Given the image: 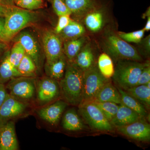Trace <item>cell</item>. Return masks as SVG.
<instances>
[{
  "label": "cell",
  "mask_w": 150,
  "mask_h": 150,
  "mask_svg": "<svg viewBox=\"0 0 150 150\" xmlns=\"http://www.w3.org/2000/svg\"><path fill=\"white\" fill-rule=\"evenodd\" d=\"M126 91L149 108L150 105V88L146 84L136 86Z\"/></svg>",
  "instance_id": "484cf974"
},
{
  "label": "cell",
  "mask_w": 150,
  "mask_h": 150,
  "mask_svg": "<svg viewBox=\"0 0 150 150\" xmlns=\"http://www.w3.org/2000/svg\"><path fill=\"white\" fill-rule=\"evenodd\" d=\"M9 51H7L0 60V83L4 84L13 78L21 76L17 69L10 62Z\"/></svg>",
  "instance_id": "ac0fdd59"
},
{
  "label": "cell",
  "mask_w": 150,
  "mask_h": 150,
  "mask_svg": "<svg viewBox=\"0 0 150 150\" xmlns=\"http://www.w3.org/2000/svg\"><path fill=\"white\" fill-rule=\"evenodd\" d=\"M150 81V64L148 63L142 70L136 86L146 84Z\"/></svg>",
  "instance_id": "836d02e7"
},
{
  "label": "cell",
  "mask_w": 150,
  "mask_h": 150,
  "mask_svg": "<svg viewBox=\"0 0 150 150\" xmlns=\"http://www.w3.org/2000/svg\"><path fill=\"white\" fill-rule=\"evenodd\" d=\"M103 13L102 11L97 8L86 15L85 24L89 30L94 33L100 30L103 24Z\"/></svg>",
  "instance_id": "d4e9b609"
},
{
  "label": "cell",
  "mask_w": 150,
  "mask_h": 150,
  "mask_svg": "<svg viewBox=\"0 0 150 150\" xmlns=\"http://www.w3.org/2000/svg\"><path fill=\"white\" fill-rule=\"evenodd\" d=\"M35 14L31 11L9 7L5 16L4 35L6 43L8 42L21 30L35 21Z\"/></svg>",
  "instance_id": "3957f363"
},
{
  "label": "cell",
  "mask_w": 150,
  "mask_h": 150,
  "mask_svg": "<svg viewBox=\"0 0 150 150\" xmlns=\"http://www.w3.org/2000/svg\"><path fill=\"white\" fill-rule=\"evenodd\" d=\"M15 41L21 43L24 48L25 54L29 56L36 67L40 65V50L37 41L32 34L27 31L21 33L16 36Z\"/></svg>",
  "instance_id": "7c38bea8"
},
{
  "label": "cell",
  "mask_w": 150,
  "mask_h": 150,
  "mask_svg": "<svg viewBox=\"0 0 150 150\" xmlns=\"http://www.w3.org/2000/svg\"><path fill=\"white\" fill-rule=\"evenodd\" d=\"M26 108L24 102L14 98L8 93L4 101L0 106V127L12 118L21 115Z\"/></svg>",
  "instance_id": "9c48e42d"
},
{
  "label": "cell",
  "mask_w": 150,
  "mask_h": 150,
  "mask_svg": "<svg viewBox=\"0 0 150 150\" xmlns=\"http://www.w3.org/2000/svg\"><path fill=\"white\" fill-rule=\"evenodd\" d=\"M83 71L74 62L67 61L64 75L60 82V91L65 101L79 106L82 102Z\"/></svg>",
  "instance_id": "6da1fadb"
},
{
  "label": "cell",
  "mask_w": 150,
  "mask_h": 150,
  "mask_svg": "<svg viewBox=\"0 0 150 150\" xmlns=\"http://www.w3.org/2000/svg\"><path fill=\"white\" fill-rule=\"evenodd\" d=\"M62 41L61 38L54 31L47 30L43 33L42 42L46 64L54 62L64 54Z\"/></svg>",
  "instance_id": "ba28073f"
},
{
  "label": "cell",
  "mask_w": 150,
  "mask_h": 150,
  "mask_svg": "<svg viewBox=\"0 0 150 150\" xmlns=\"http://www.w3.org/2000/svg\"><path fill=\"white\" fill-rule=\"evenodd\" d=\"M74 62L83 71L94 65L93 52L89 44L86 43L83 47L76 56Z\"/></svg>",
  "instance_id": "ffe728a7"
},
{
  "label": "cell",
  "mask_w": 150,
  "mask_h": 150,
  "mask_svg": "<svg viewBox=\"0 0 150 150\" xmlns=\"http://www.w3.org/2000/svg\"><path fill=\"white\" fill-rule=\"evenodd\" d=\"M103 44L108 54L115 59L137 62L142 60L136 48L118 35L112 33L106 35L103 39Z\"/></svg>",
  "instance_id": "277c9868"
},
{
  "label": "cell",
  "mask_w": 150,
  "mask_h": 150,
  "mask_svg": "<svg viewBox=\"0 0 150 150\" xmlns=\"http://www.w3.org/2000/svg\"><path fill=\"white\" fill-rule=\"evenodd\" d=\"M5 21V17L0 16V39L4 42H5V38L4 35Z\"/></svg>",
  "instance_id": "74e56055"
},
{
  "label": "cell",
  "mask_w": 150,
  "mask_h": 150,
  "mask_svg": "<svg viewBox=\"0 0 150 150\" xmlns=\"http://www.w3.org/2000/svg\"><path fill=\"white\" fill-rule=\"evenodd\" d=\"M8 45L7 43L4 41H0V60L6 51H7Z\"/></svg>",
  "instance_id": "f35d334b"
},
{
  "label": "cell",
  "mask_w": 150,
  "mask_h": 150,
  "mask_svg": "<svg viewBox=\"0 0 150 150\" xmlns=\"http://www.w3.org/2000/svg\"><path fill=\"white\" fill-rule=\"evenodd\" d=\"M14 0H0V4L7 7L15 6Z\"/></svg>",
  "instance_id": "ab89813d"
},
{
  "label": "cell",
  "mask_w": 150,
  "mask_h": 150,
  "mask_svg": "<svg viewBox=\"0 0 150 150\" xmlns=\"http://www.w3.org/2000/svg\"><path fill=\"white\" fill-rule=\"evenodd\" d=\"M67 63V58L63 54L54 62L46 64V71L48 77L56 80L61 79L64 75Z\"/></svg>",
  "instance_id": "7402d4cb"
},
{
  "label": "cell",
  "mask_w": 150,
  "mask_h": 150,
  "mask_svg": "<svg viewBox=\"0 0 150 150\" xmlns=\"http://www.w3.org/2000/svg\"><path fill=\"white\" fill-rule=\"evenodd\" d=\"M147 63L132 60H118L112 76L113 82L118 87L125 91L135 86Z\"/></svg>",
  "instance_id": "7a4b0ae2"
},
{
  "label": "cell",
  "mask_w": 150,
  "mask_h": 150,
  "mask_svg": "<svg viewBox=\"0 0 150 150\" xmlns=\"http://www.w3.org/2000/svg\"><path fill=\"white\" fill-rule=\"evenodd\" d=\"M149 16H150V7H149V8H148V9L146 11V12L143 14L142 17H143V18H144L147 17Z\"/></svg>",
  "instance_id": "7bdbcfd3"
},
{
  "label": "cell",
  "mask_w": 150,
  "mask_h": 150,
  "mask_svg": "<svg viewBox=\"0 0 150 150\" xmlns=\"http://www.w3.org/2000/svg\"><path fill=\"white\" fill-rule=\"evenodd\" d=\"M8 8L9 7L0 4V16L5 17Z\"/></svg>",
  "instance_id": "60d3db41"
},
{
  "label": "cell",
  "mask_w": 150,
  "mask_h": 150,
  "mask_svg": "<svg viewBox=\"0 0 150 150\" xmlns=\"http://www.w3.org/2000/svg\"><path fill=\"white\" fill-rule=\"evenodd\" d=\"M60 93V86L56 80L50 77H44L38 83L37 98L42 103H47L56 99Z\"/></svg>",
  "instance_id": "8fae6325"
},
{
  "label": "cell",
  "mask_w": 150,
  "mask_h": 150,
  "mask_svg": "<svg viewBox=\"0 0 150 150\" xmlns=\"http://www.w3.org/2000/svg\"><path fill=\"white\" fill-rule=\"evenodd\" d=\"M98 68L103 76L107 79L112 77L114 72V67L111 58L106 53H102L98 61Z\"/></svg>",
  "instance_id": "4316f807"
},
{
  "label": "cell",
  "mask_w": 150,
  "mask_h": 150,
  "mask_svg": "<svg viewBox=\"0 0 150 150\" xmlns=\"http://www.w3.org/2000/svg\"><path fill=\"white\" fill-rule=\"evenodd\" d=\"M71 19L70 15H63L59 16L58 23L54 29V32L58 35L69 24Z\"/></svg>",
  "instance_id": "e575fe53"
},
{
  "label": "cell",
  "mask_w": 150,
  "mask_h": 150,
  "mask_svg": "<svg viewBox=\"0 0 150 150\" xmlns=\"http://www.w3.org/2000/svg\"><path fill=\"white\" fill-rule=\"evenodd\" d=\"M142 48L147 54H149L150 52V35H148L144 39H142L139 42Z\"/></svg>",
  "instance_id": "d590c367"
},
{
  "label": "cell",
  "mask_w": 150,
  "mask_h": 150,
  "mask_svg": "<svg viewBox=\"0 0 150 150\" xmlns=\"http://www.w3.org/2000/svg\"><path fill=\"white\" fill-rule=\"evenodd\" d=\"M121 95V103L134 110L143 118L147 115L145 107L139 100L131 95L126 91L117 87Z\"/></svg>",
  "instance_id": "cb8c5ba5"
},
{
  "label": "cell",
  "mask_w": 150,
  "mask_h": 150,
  "mask_svg": "<svg viewBox=\"0 0 150 150\" xmlns=\"http://www.w3.org/2000/svg\"><path fill=\"white\" fill-rule=\"evenodd\" d=\"M25 54V51L21 43L18 41H15L11 51H9L10 62L17 69Z\"/></svg>",
  "instance_id": "f1b7e54d"
},
{
  "label": "cell",
  "mask_w": 150,
  "mask_h": 150,
  "mask_svg": "<svg viewBox=\"0 0 150 150\" xmlns=\"http://www.w3.org/2000/svg\"><path fill=\"white\" fill-rule=\"evenodd\" d=\"M11 96L19 101L33 98L36 92L35 78L19 76L9 81L7 86Z\"/></svg>",
  "instance_id": "52a82bcc"
},
{
  "label": "cell",
  "mask_w": 150,
  "mask_h": 150,
  "mask_svg": "<svg viewBox=\"0 0 150 150\" xmlns=\"http://www.w3.org/2000/svg\"><path fill=\"white\" fill-rule=\"evenodd\" d=\"M7 94L6 89L4 84L0 83V106L4 101Z\"/></svg>",
  "instance_id": "8d00e7d4"
},
{
  "label": "cell",
  "mask_w": 150,
  "mask_h": 150,
  "mask_svg": "<svg viewBox=\"0 0 150 150\" xmlns=\"http://www.w3.org/2000/svg\"><path fill=\"white\" fill-rule=\"evenodd\" d=\"M92 102H110L120 104L121 103V95L117 87L109 81L99 90Z\"/></svg>",
  "instance_id": "2e32d148"
},
{
  "label": "cell",
  "mask_w": 150,
  "mask_h": 150,
  "mask_svg": "<svg viewBox=\"0 0 150 150\" xmlns=\"http://www.w3.org/2000/svg\"><path fill=\"white\" fill-rule=\"evenodd\" d=\"M87 41V38L85 35L76 39L64 41L63 52L68 61L74 62L78 53L86 43Z\"/></svg>",
  "instance_id": "d6986e66"
},
{
  "label": "cell",
  "mask_w": 150,
  "mask_h": 150,
  "mask_svg": "<svg viewBox=\"0 0 150 150\" xmlns=\"http://www.w3.org/2000/svg\"><path fill=\"white\" fill-rule=\"evenodd\" d=\"M62 126L69 131H79L84 128V125L77 112L74 108L66 111L63 116Z\"/></svg>",
  "instance_id": "44dd1931"
},
{
  "label": "cell",
  "mask_w": 150,
  "mask_h": 150,
  "mask_svg": "<svg viewBox=\"0 0 150 150\" xmlns=\"http://www.w3.org/2000/svg\"><path fill=\"white\" fill-rule=\"evenodd\" d=\"M17 69L21 76L35 78L37 67L32 59L25 54Z\"/></svg>",
  "instance_id": "83f0119b"
},
{
  "label": "cell",
  "mask_w": 150,
  "mask_h": 150,
  "mask_svg": "<svg viewBox=\"0 0 150 150\" xmlns=\"http://www.w3.org/2000/svg\"><path fill=\"white\" fill-rule=\"evenodd\" d=\"M66 101L59 100L46 107L41 108L38 113L41 119L52 125L59 122L62 113L67 107Z\"/></svg>",
  "instance_id": "5bb4252c"
},
{
  "label": "cell",
  "mask_w": 150,
  "mask_h": 150,
  "mask_svg": "<svg viewBox=\"0 0 150 150\" xmlns=\"http://www.w3.org/2000/svg\"><path fill=\"white\" fill-rule=\"evenodd\" d=\"M116 128L121 134L134 140L149 141L150 139L149 124L143 118L126 126Z\"/></svg>",
  "instance_id": "30bf717a"
},
{
  "label": "cell",
  "mask_w": 150,
  "mask_h": 150,
  "mask_svg": "<svg viewBox=\"0 0 150 150\" xmlns=\"http://www.w3.org/2000/svg\"><path fill=\"white\" fill-rule=\"evenodd\" d=\"M43 1H44V0H43ZM46 1H51V0H46Z\"/></svg>",
  "instance_id": "ee69618b"
},
{
  "label": "cell",
  "mask_w": 150,
  "mask_h": 150,
  "mask_svg": "<svg viewBox=\"0 0 150 150\" xmlns=\"http://www.w3.org/2000/svg\"><path fill=\"white\" fill-rule=\"evenodd\" d=\"M72 14L76 16L86 14L98 8L99 6L98 0H64Z\"/></svg>",
  "instance_id": "e0dca14e"
},
{
  "label": "cell",
  "mask_w": 150,
  "mask_h": 150,
  "mask_svg": "<svg viewBox=\"0 0 150 150\" xmlns=\"http://www.w3.org/2000/svg\"><path fill=\"white\" fill-rule=\"evenodd\" d=\"M15 6L29 11L35 10L44 6L43 0H14Z\"/></svg>",
  "instance_id": "4dcf8cb0"
},
{
  "label": "cell",
  "mask_w": 150,
  "mask_h": 150,
  "mask_svg": "<svg viewBox=\"0 0 150 150\" xmlns=\"http://www.w3.org/2000/svg\"><path fill=\"white\" fill-rule=\"evenodd\" d=\"M51 1L54 12L58 16L71 14L64 0H51Z\"/></svg>",
  "instance_id": "d6a6232c"
},
{
  "label": "cell",
  "mask_w": 150,
  "mask_h": 150,
  "mask_svg": "<svg viewBox=\"0 0 150 150\" xmlns=\"http://www.w3.org/2000/svg\"><path fill=\"white\" fill-rule=\"evenodd\" d=\"M0 41H3L1 40V39H0Z\"/></svg>",
  "instance_id": "f6af8a7d"
},
{
  "label": "cell",
  "mask_w": 150,
  "mask_h": 150,
  "mask_svg": "<svg viewBox=\"0 0 150 150\" xmlns=\"http://www.w3.org/2000/svg\"><path fill=\"white\" fill-rule=\"evenodd\" d=\"M18 142L14 123L8 121L0 127V150H17Z\"/></svg>",
  "instance_id": "4fadbf2b"
},
{
  "label": "cell",
  "mask_w": 150,
  "mask_h": 150,
  "mask_svg": "<svg viewBox=\"0 0 150 150\" xmlns=\"http://www.w3.org/2000/svg\"><path fill=\"white\" fill-rule=\"evenodd\" d=\"M101 110L109 121L112 120L118 111L119 105L110 102H93Z\"/></svg>",
  "instance_id": "f546056e"
},
{
  "label": "cell",
  "mask_w": 150,
  "mask_h": 150,
  "mask_svg": "<svg viewBox=\"0 0 150 150\" xmlns=\"http://www.w3.org/2000/svg\"><path fill=\"white\" fill-rule=\"evenodd\" d=\"M145 32L144 29L130 33L119 32L118 35L127 43H139L143 39Z\"/></svg>",
  "instance_id": "1f68e13d"
},
{
  "label": "cell",
  "mask_w": 150,
  "mask_h": 150,
  "mask_svg": "<svg viewBox=\"0 0 150 150\" xmlns=\"http://www.w3.org/2000/svg\"><path fill=\"white\" fill-rule=\"evenodd\" d=\"M147 21L146 23V25L143 29L145 30V31H149L150 30V16H148Z\"/></svg>",
  "instance_id": "b9f144b4"
},
{
  "label": "cell",
  "mask_w": 150,
  "mask_h": 150,
  "mask_svg": "<svg viewBox=\"0 0 150 150\" xmlns=\"http://www.w3.org/2000/svg\"><path fill=\"white\" fill-rule=\"evenodd\" d=\"M141 118H144L134 110L121 103L119 105L118 111L110 123L116 128L131 124Z\"/></svg>",
  "instance_id": "9a60e30c"
},
{
  "label": "cell",
  "mask_w": 150,
  "mask_h": 150,
  "mask_svg": "<svg viewBox=\"0 0 150 150\" xmlns=\"http://www.w3.org/2000/svg\"><path fill=\"white\" fill-rule=\"evenodd\" d=\"M86 30L79 23L71 19L69 23L58 34L62 41L76 39L84 35Z\"/></svg>",
  "instance_id": "603a6c76"
},
{
  "label": "cell",
  "mask_w": 150,
  "mask_h": 150,
  "mask_svg": "<svg viewBox=\"0 0 150 150\" xmlns=\"http://www.w3.org/2000/svg\"><path fill=\"white\" fill-rule=\"evenodd\" d=\"M109 81V79L104 77L95 65L84 71L81 103L93 101L99 90Z\"/></svg>",
  "instance_id": "8992f818"
},
{
  "label": "cell",
  "mask_w": 150,
  "mask_h": 150,
  "mask_svg": "<svg viewBox=\"0 0 150 150\" xmlns=\"http://www.w3.org/2000/svg\"><path fill=\"white\" fill-rule=\"evenodd\" d=\"M79 107L80 114L93 129L100 131H112V124L93 102L83 103Z\"/></svg>",
  "instance_id": "5b68a950"
}]
</instances>
